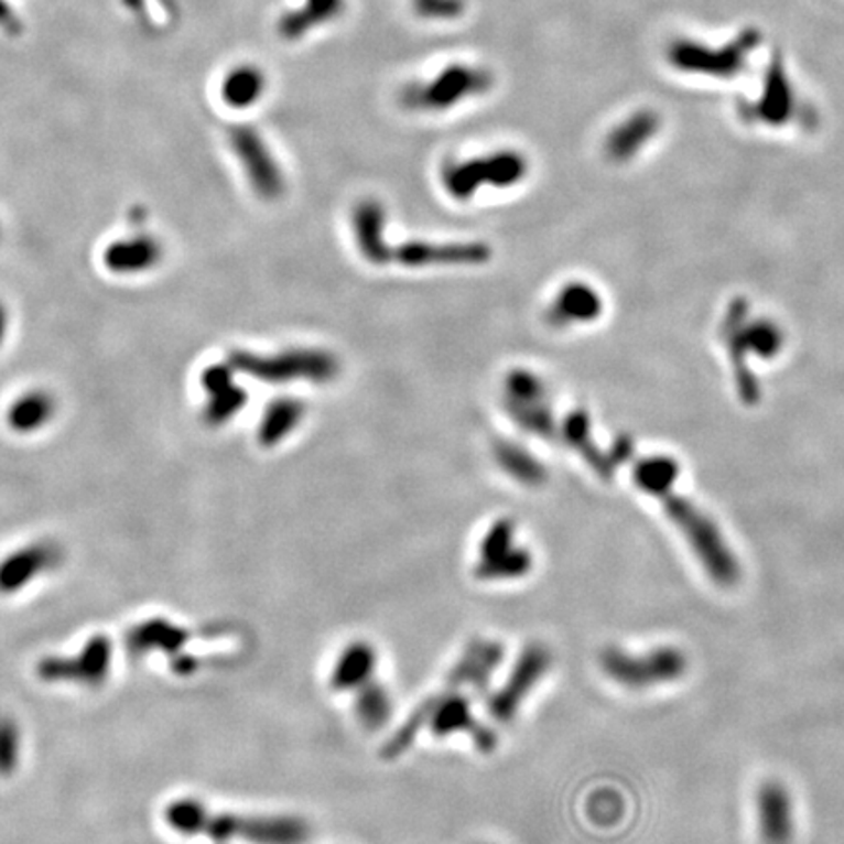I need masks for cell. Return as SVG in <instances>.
<instances>
[{
    "mask_svg": "<svg viewBox=\"0 0 844 844\" xmlns=\"http://www.w3.org/2000/svg\"><path fill=\"white\" fill-rule=\"evenodd\" d=\"M164 819L182 835H206L214 841H245L250 844H303L310 827L302 819L255 818L214 813L196 800H178L164 811Z\"/></svg>",
    "mask_w": 844,
    "mask_h": 844,
    "instance_id": "obj_1",
    "label": "cell"
},
{
    "mask_svg": "<svg viewBox=\"0 0 844 844\" xmlns=\"http://www.w3.org/2000/svg\"><path fill=\"white\" fill-rule=\"evenodd\" d=\"M636 477H638L639 487L663 499L669 517L679 524L682 534L686 535L702 567L706 569L707 575L715 585L722 588H732L737 585L742 581L739 560L733 555L729 545L717 532V528L704 515H700L689 500L674 497L669 491L671 474L657 464H646L638 467Z\"/></svg>",
    "mask_w": 844,
    "mask_h": 844,
    "instance_id": "obj_2",
    "label": "cell"
},
{
    "mask_svg": "<svg viewBox=\"0 0 844 844\" xmlns=\"http://www.w3.org/2000/svg\"><path fill=\"white\" fill-rule=\"evenodd\" d=\"M229 364L235 371L274 386L293 381L328 383L340 374L338 358L323 348H285L274 354L234 350L229 354Z\"/></svg>",
    "mask_w": 844,
    "mask_h": 844,
    "instance_id": "obj_3",
    "label": "cell"
},
{
    "mask_svg": "<svg viewBox=\"0 0 844 844\" xmlns=\"http://www.w3.org/2000/svg\"><path fill=\"white\" fill-rule=\"evenodd\" d=\"M689 664L684 651L669 646L657 647L646 653H629L618 647H608L600 656L604 674L620 686L631 690L681 681L689 671Z\"/></svg>",
    "mask_w": 844,
    "mask_h": 844,
    "instance_id": "obj_4",
    "label": "cell"
},
{
    "mask_svg": "<svg viewBox=\"0 0 844 844\" xmlns=\"http://www.w3.org/2000/svg\"><path fill=\"white\" fill-rule=\"evenodd\" d=\"M528 174V161L515 151H500L493 155L479 156L464 163L450 164L444 169V188L452 198H474L483 186L493 188H512L524 181Z\"/></svg>",
    "mask_w": 844,
    "mask_h": 844,
    "instance_id": "obj_5",
    "label": "cell"
},
{
    "mask_svg": "<svg viewBox=\"0 0 844 844\" xmlns=\"http://www.w3.org/2000/svg\"><path fill=\"white\" fill-rule=\"evenodd\" d=\"M515 542V522L510 518L497 520L483 535L475 575L481 581H507L526 575L532 569V555Z\"/></svg>",
    "mask_w": 844,
    "mask_h": 844,
    "instance_id": "obj_6",
    "label": "cell"
},
{
    "mask_svg": "<svg viewBox=\"0 0 844 844\" xmlns=\"http://www.w3.org/2000/svg\"><path fill=\"white\" fill-rule=\"evenodd\" d=\"M552 667V653L542 643H530L518 657L515 669L502 689L489 700V715L497 724H510L526 696L542 681Z\"/></svg>",
    "mask_w": 844,
    "mask_h": 844,
    "instance_id": "obj_7",
    "label": "cell"
},
{
    "mask_svg": "<svg viewBox=\"0 0 844 844\" xmlns=\"http://www.w3.org/2000/svg\"><path fill=\"white\" fill-rule=\"evenodd\" d=\"M112 667V643L104 636L88 639L77 656L45 657L37 663V677L45 682H75L96 686L106 681Z\"/></svg>",
    "mask_w": 844,
    "mask_h": 844,
    "instance_id": "obj_8",
    "label": "cell"
},
{
    "mask_svg": "<svg viewBox=\"0 0 844 844\" xmlns=\"http://www.w3.org/2000/svg\"><path fill=\"white\" fill-rule=\"evenodd\" d=\"M491 247L481 241H409L391 247V262L405 268L477 267L491 260Z\"/></svg>",
    "mask_w": 844,
    "mask_h": 844,
    "instance_id": "obj_9",
    "label": "cell"
},
{
    "mask_svg": "<svg viewBox=\"0 0 844 844\" xmlns=\"http://www.w3.org/2000/svg\"><path fill=\"white\" fill-rule=\"evenodd\" d=\"M63 558V548L53 540H40L10 553L9 558L0 561V595L22 591L40 575L59 567Z\"/></svg>",
    "mask_w": 844,
    "mask_h": 844,
    "instance_id": "obj_10",
    "label": "cell"
},
{
    "mask_svg": "<svg viewBox=\"0 0 844 844\" xmlns=\"http://www.w3.org/2000/svg\"><path fill=\"white\" fill-rule=\"evenodd\" d=\"M757 44V32H745L737 40V44L727 45L722 52H712L702 45L682 42L672 47L671 61L679 69L729 77L745 67L747 53L753 52Z\"/></svg>",
    "mask_w": 844,
    "mask_h": 844,
    "instance_id": "obj_11",
    "label": "cell"
},
{
    "mask_svg": "<svg viewBox=\"0 0 844 844\" xmlns=\"http://www.w3.org/2000/svg\"><path fill=\"white\" fill-rule=\"evenodd\" d=\"M202 386L206 389L207 403L204 407V421L212 426H224L241 413L249 396L235 381V370L231 364L209 366L202 374Z\"/></svg>",
    "mask_w": 844,
    "mask_h": 844,
    "instance_id": "obj_12",
    "label": "cell"
},
{
    "mask_svg": "<svg viewBox=\"0 0 844 844\" xmlns=\"http://www.w3.org/2000/svg\"><path fill=\"white\" fill-rule=\"evenodd\" d=\"M758 835L765 844H790L793 838L792 796L782 782L768 780L757 792Z\"/></svg>",
    "mask_w": 844,
    "mask_h": 844,
    "instance_id": "obj_13",
    "label": "cell"
},
{
    "mask_svg": "<svg viewBox=\"0 0 844 844\" xmlns=\"http://www.w3.org/2000/svg\"><path fill=\"white\" fill-rule=\"evenodd\" d=\"M234 141L252 190L260 198H280L285 190L284 174L264 143L252 131H242Z\"/></svg>",
    "mask_w": 844,
    "mask_h": 844,
    "instance_id": "obj_14",
    "label": "cell"
},
{
    "mask_svg": "<svg viewBox=\"0 0 844 844\" xmlns=\"http://www.w3.org/2000/svg\"><path fill=\"white\" fill-rule=\"evenodd\" d=\"M386 207L378 199H363L354 207V241L364 259L376 267H386L391 262V245L386 241Z\"/></svg>",
    "mask_w": 844,
    "mask_h": 844,
    "instance_id": "obj_15",
    "label": "cell"
},
{
    "mask_svg": "<svg viewBox=\"0 0 844 844\" xmlns=\"http://www.w3.org/2000/svg\"><path fill=\"white\" fill-rule=\"evenodd\" d=\"M163 259V247L155 237L141 234L112 242L104 250V267L113 274H143Z\"/></svg>",
    "mask_w": 844,
    "mask_h": 844,
    "instance_id": "obj_16",
    "label": "cell"
},
{
    "mask_svg": "<svg viewBox=\"0 0 844 844\" xmlns=\"http://www.w3.org/2000/svg\"><path fill=\"white\" fill-rule=\"evenodd\" d=\"M188 639V629L164 618H151L128 631L126 646L133 657H143L153 651L174 657L181 653Z\"/></svg>",
    "mask_w": 844,
    "mask_h": 844,
    "instance_id": "obj_17",
    "label": "cell"
},
{
    "mask_svg": "<svg viewBox=\"0 0 844 844\" xmlns=\"http://www.w3.org/2000/svg\"><path fill=\"white\" fill-rule=\"evenodd\" d=\"M600 313L598 293L585 284L561 288L552 305L545 311V320L552 327H569L575 323L595 320Z\"/></svg>",
    "mask_w": 844,
    "mask_h": 844,
    "instance_id": "obj_18",
    "label": "cell"
},
{
    "mask_svg": "<svg viewBox=\"0 0 844 844\" xmlns=\"http://www.w3.org/2000/svg\"><path fill=\"white\" fill-rule=\"evenodd\" d=\"M376 667L378 656L374 647L366 641H354L338 657L331 677V686L336 692H356L371 681Z\"/></svg>",
    "mask_w": 844,
    "mask_h": 844,
    "instance_id": "obj_19",
    "label": "cell"
},
{
    "mask_svg": "<svg viewBox=\"0 0 844 844\" xmlns=\"http://www.w3.org/2000/svg\"><path fill=\"white\" fill-rule=\"evenodd\" d=\"M305 403L295 397H280L264 409L260 416L259 442L264 448H274L284 442L305 419Z\"/></svg>",
    "mask_w": 844,
    "mask_h": 844,
    "instance_id": "obj_20",
    "label": "cell"
},
{
    "mask_svg": "<svg viewBox=\"0 0 844 844\" xmlns=\"http://www.w3.org/2000/svg\"><path fill=\"white\" fill-rule=\"evenodd\" d=\"M55 413H57L55 397L44 389H32L12 401L7 413V421L10 429L18 434H32L45 429L53 421Z\"/></svg>",
    "mask_w": 844,
    "mask_h": 844,
    "instance_id": "obj_21",
    "label": "cell"
},
{
    "mask_svg": "<svg viewBox=\"0 0 844 844\" xmlns=\"http://www.w3.org/2000/svg\"><path fill=\"white\" fill-rule=\"evenodd\" d=\"M493 456L505 474L524 487H542L548 481V472L542 462L518 442L497 440Z\"/></svg>",
    "mask_w": 844,
    "mask_h": 844,
    "instance_id": "obj_22",
    "label": "cell"
},
{
    "mask_svg": "<svg viewBox=\"0 0 844 844\" xmlns=\"http://www.w3.org/2000/svg\"><path fill=\"white\" fill-rule=\"evenodd\" d=\"M505 409L517 426L538 439L553 440L558 434V422L548 399L540 401H505Z\"/></svg>",
    "mask_w": 844,
    "mask_h": 844,
    "instance_id": "obj_23",
    "label": "cell"
},
{
    "mask_svg": "<svg viewBox=\"0 0 844 844\" xmlns=\"http://www.w3.org/2000/svg\"><path fill=\"white\" fill-rule=\"evenodd\" d=\"M358 722L366 729H381L388 724L391 717V696L388 690L383 689L379 682L370 681L364 684L363 689L356 690V704H354Z\"/></svg>",
    "mask_w": 844,
    "mask_h": 844,
    "instance_id": "obj_24",
    "label": "cell"
},
{
    "mask_svg": "<svg viewBox=\"0 0 844 844\" xmlns=\"http://www.w3.org/2000/svg\"><path fill=\"white\" fill-rule=\"evenodd\" d=\"M561 432H563V439L567 440L569 446L577 450L578 454L585 457L586 462L595 467L598 474L604 475V477L610 475V462L603 454H598L595 446H593V442L588 440L591 439L588 436L591 424H588V416L583 411H575V413L569 414L565 422H563Z\"/></svg>",
    "mask_w": 844,
    "mask_h": 844,
    "instance_id": "obj_25",
    "label": "cell"
},
{
    "mask_svg": "<svg viewBox=\"0 0 844 844\" xmlns=\"http://www.w3.org/2000/svg\"><path fill=\"white\" fill-rule=\"evenodd\" d=\"M656 130V118L651 113H638L628 123L612 133L608 139V153L614 159H626L646 141Z\"/></svg>",
    "mask_w": 844,
    "mask_h": 844,
    "instance_id": "obj_26",
    "label": "cell"
},
{
    "mask_svg": "<svg viewBox=\"0 0 844 844\" xmlns=\"http://www.w3.org/2000/svg\"><path fill=\"white\" fill-rule=\"evenodd\" d=\"M790 102H792V90L788 85L785 67L778 63L768 71L767 90H765V100H762V112L775 118V120H785L790 112Z\"/></svg>",
    "mask_w": 844,
    "mask_h": 844,
    "instance_id": "obj_27",
    "label": "cell"
},
{
    "mask_svg": "<svg viewBox=\"0 0 844 844\" xmlns=\"http://www.w3.org/2000/svg\"><path fill=\"white\" fill-rule=\"evenodd\" d=\"M475 80L477 78L457 77V75L444 77L439 83H434L426 95H421L419 104L424 108H446L450 104L459 102L467 93H472Z\"/></svg>",
    "mask_w": 844,
    "mask_h": 844,
    "instance_id": "obj_28",
    "label": "cell"
},
{
    "mask_svg": "<svg viewBox=\"0 0 844 844\" xmlns=\"http://www.w3.org/2000/svg\"><path fill=\"white\" fill-rule=\"evenodd\" d=\"M22 735L17 722L9 715H0V776H12L20 765Z\"/></svg>",
    "mask_w": 844,
    "mask_h": 844,
    "instance_id": "obj_29",
    "label": "cell"
},
{
    "mask_svg": "<svg viewBox=\"0 0 844 844\" xmlns=\"http://www.w3.org/2000/svg\"><path fill=\"white\" fill-rule=\"evenodd\" d=\"M196 667H198V661L192 656L173 657V669L178 674H192V672L196 671Z\"/></svg>",
    "mask_w": 844,
    "mask_h": 844,
    "instance_id": "obj_30",
    "label": "cell"
},
{
    "mask_svg": "<svg viewBox=\"0 0 844 844\" xmlns=\"http://www.w3.org/2000/svg\"><path fill=\"white\" fill-rule=\"evenodd\" d=\"M9 333V311L4 307V303L0 302V346L4 343Z\"/></svg>",
    "mask_w": 844,
    "mask_h": 844,
    "instance_id": "obj_31",
    "label": "cell"
}]
</instances>
